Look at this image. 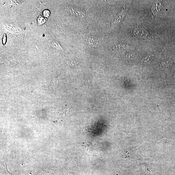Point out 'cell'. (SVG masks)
<instances>
[{
	"instance_id": "1",
	"label": "cell",
	"mask_w": 175,
	"mask_h": 175,
	"mask_svg": "<svg viewBox=\"0 0 175 175\" xmlns=\"http://www.w3.org/2000/svg\"><path fill=\"white\" fill-rule=\"evenodd\" d=\"M85 41L88 45L93 48H97L101 45L100 39L93 36H87L85 37Z\"/></svg>"
},
{
	"instance_id": "4",
	"label": "cell",
	"mask_w": 175,
	"mask_h": 175,
	"mask_svg": "<svg viewBox=\"0 0 175 175\" xmlns=\"http://www.w3.org/2000/svg\"><path fill=\"white\" fill-rule=\"evenodd\" d=\"M129 45L125 44H118L113 46V49L115 51H121L130 49Z\"/></svg>"
},
{
	"instance_id": "5",
	"label": "cell",
	"mask_w": 175,
	"mask_h": 175,
	"mask_svg": "<svg viewBox=\"0 0 175 175\" xmlns=\"http://www.w3.org/2000/svg\"><path fill=\"white\" fill-rule=\"evenodd\" d=\"M173 61L171 60L166 61L162 62L160 63L161 66L164 67H168L172 65Z\"/></svg>"
},
{
	"instance_id": "9",
	"label": "cell",
	"mask_w": 175,
	"mask_h": 175,
	"mask_svg": "<svg viewBox=\"0 0 175 175\" xmlns=\"http://www.w3.org/2000/svg\"><path fill=\"white\" fill-rule=\"evenodd\" d=\"M43 14L44 15L45 17H48L50 15V12L49 10H44V12H43Z\"/></svg>"
},
{
	"instance_id": "2",
	"label": "cell",
	"mask_w": 175,
	"mask_h": 175,
	"mask_svg": "<svg viewBox=\"0 0 175 175\" xmlns=\"http://www.w3.org/2000/svg\"><path fill=\"white\" fill-rule=\"evenodd\" d=\"M125 8H124L122 9V10H121L120 12L117 15L116 18L115 19V21L112 23L111 26V28L112 29H114L116 25H117L120 23V22L123 19L125 16Z\"/></svg>"
},
{
	"instance_id": "8",
	"label": "cell",
	"mask_w": 175,
	"mask_h": 175,
	"mask_svg": "<svg viewBox=\"0 0 175 175\" xmlns=\"http://www.w3.org/2000/svg\"><path fill=\"white\" fill-rule=\"evenodd\" d=\"M68 64L72 66H76L79 65V63L75 61L71 60L68 61Z\"/></svg>"
},
{
	"instance_id": "6",
	"label": "cell",
	"mask_w": 175,
	"mask_h": 175,
	"mask_svg": "<svg viewBox=\"0 0 175 175\" xmlns=\"http://www.w3.org/2000/svg\"><path fill=\"white\" fill-rule=\"evenodd\" d=\"M152 55H148L144 56L141 60V61L142 63H146L148 62L150 60V58Z\"/></svg>"
},
{
	"instance_id": "10",
	"label": "cell",
	"mask_w": 175,
	"mask_h": 175,
	"mask_svg": "<svg viewBox=\"0 0 175 175\" xmlns=\"http://www.w3.org/2000/svg\"><path fill=\"white\" fill-rule=\"evenodd\" d=\"M133 56V55L132 54H131V53H128L126 55L125 57L126 58H127V59H129L132 57Z\"/></svg>"
},
{
	"instance_id": "7",
	"label": "cell",
	"mask_w": 175,
	"mask_h": 175,
	"mask_svg": "<svg viewBox=\"0 0 175 175\" xmlns=\"http://www.w3.org/2000/svg\"><path fill=\"white\" fill-rule=\"evenodd\" d=\"M134 78L138 83L142 79V76L138 74L134 75Z\"/></svg>"
},
{
	"instance_id": "11",
	"label": "cell",
	"mask_w": 175,
	"mask_h": 175,
	"mask_svg": "<svg viewBox=\"0 0 175 175\" xmlns=\"http://www.w3.org/2000/svg\"><path fill=\"white\" fill-rule=\"evenodd\" d=\"M6 36L5 34H4L3 39H2V43L4 45L6 44Z\"/></svg>"
},
{
	"instance_id": "3",
	"label": "cell",
	"mask_w": 175,
	"mask_h": 175,
	"mask_svg": "<svg viewBox=\"0 0 175 175\" xmlns=\"http://www.w3.org/2000/svg\"><path fill=\"white\" fill-rule=\"evenodd\" d=\"M72 9L73 11L72 12L73 15L77 18L82 20L85 17L86 13L84 10L80 9Z\"/></svg>"
}]
</instances>
